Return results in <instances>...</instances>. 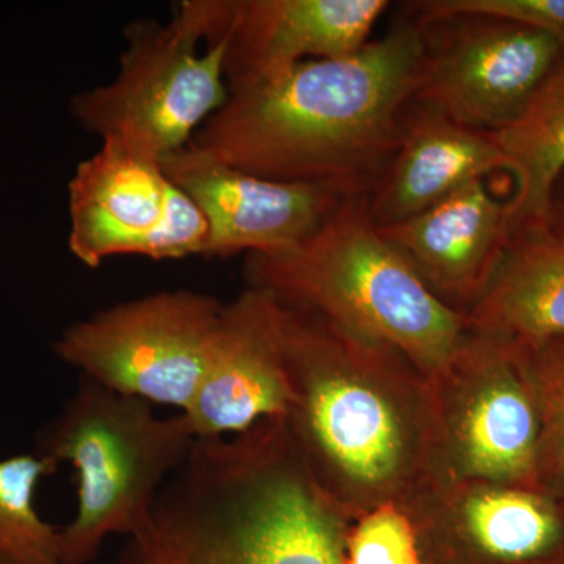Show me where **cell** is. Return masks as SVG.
Returning a JSON list of instances; mask_svg holds the SVG:
<instances>
[{"label":"cell","mask_w":564,"mask_h":564,"mask_svg":"<svg viewBox=\"0 0 564 564\" xmlns=\"http://www.w3.org/2000/svg\"><path fill=\"white\" fill-rule=\"evenodd\" d=\"M422 52L421 24L406 10L356 54L229 91L187 147L265 180L370 196L399 150Z\"/></svg>","instance_id":"6da1fadb"},{"label":"cell","mask_w":564,"mask_h":564,"mask_svg":"<svg viewBox=\"0 0 564 564\" xmlns=\"http://www.w3.org/2000/svg\"><path fill=\"white\" fill-rule=\"evenodd\" d=\"M345 532L281 419L196 440L120 564H345Z\"/></svg>","instance_id":"7a4b0ae2"},{"label":"cell","mask_w":564,"mask_h":564,"mask_svg":"<svg viewBox=\"0 0 564 564\" xmlns=\"http://www.w3.org/2000/svg\"><path fill=\"white\" fill-rule=\"evenodd\" d=\"M369 199L344 196L306 242L250 254V288L443 377L466 343V315L443 302L381 236Z\"/></svg>","instance_id":"3957f363"},{"label":"cell","mask_w":564,"mask_h":564,"mask_svg":"<svg viewBox=\"0 0 564 564\" xmlns=\"http://www.w3.org/2000/svg\"><path fill=\"white\" fill-rule=\"evenodd\" d=\"M195 441L184 413L161 417L147 400L82 377L36 444L40 458L76 470V518L61 530L66 562L91 563L111 534L139 533Z\"/></svg>","instance_id":"277c9868"},{"label":"cell","mask_w":564,"mask_h":564,"mask_svg":"<svg viewBox=\"0 0 564 564\" xmlns=\"http://www.w3.org/2000/svg\"><path fill=\"white\" fill-rule=\"evenodd\" d=\"M281 307L292 388L284 421L315 484L337 478L370 489L391 485L406 462V432L395 404L373 383L399 352L307 311Z\"/></svg>","instance_id":"5b68a950"},{"label":"cell","mask_w":564,"mask_h":564,"mask_svg":"<svg viewBox=\"0 0 564 564\" xmlns=\"http://www.w3.org/2000/svg\"><path fill=\"white\" fill-rule=\"evenodd\" d=\"M207 31L209 0H184L166 24L132 22L117 76L74 96V118L159 161L187 147L229 98L225 43Z\"/></svg>","instance_id":"8992f818"},{"label":"cell","mask_w":564,"mask_h":564,"mask_svg":"<svg viewBox=\"0 0 564 564\" xmlns=\"http://www.w3.org/2000/svg\"><path fill=\"white\" fill-rule=\"evenodd\" d=\"M223 307L204 293H154L74 323L55 351L95 383L184 413L206 373Z\"/></svg>","instance_id":"52a82bcc"},{"label":"cell","mask_w":564,"mask_h":564,"mask_svg":"<svg viewBox=\"0 0 564 564\" xmlns=\"http://www.w3.org/2000/svg\"><path fill=\"white\" fill-rule=\"evenodd\" d=\"M419 24L423 52L411 102L475 131L518 120L563 57L547 33L500 18L452 14Z\"/></svg>","instance_id":"ba28073f"},{"label":"cell","mask_w":564,"mask_h":564,"mask_svg":"<svg viewBox=\"0 0 564 564\" xmlns=\"http://www.w3.org/2000/svg\"><path fill=\"white\" fill-rule=\"evenodd\" d=\"M389 7L388 0H209L207 41L225 43L232 91L300 63L356 54Z\"/></svg>","instance_id":"9c48e42d"},{"label":"cell","mask_w":564,"mask_h":564,"mask_svg":"<svg viewBox=\"0 0 564 564\" xmlns=\"http://www.w3.org/2000/svg\"><path fill=\"white\" fill-rule=\"evenodd\" d=\"M162 169L206 215L207 256L292 250L313 237L344 198L321 185L265 180L229 169L188 147L163 158Z\"/></svg>","instance_id":"30bf717a"},{"label":"cell","mask_w":564,"mask_h":564,"mask_svg":"<svg viewBox=\"0 0 564 564\" xmlns=\"http://www.w3.org/2000/svg\"><path fill=\"white\" fill-rule=\"evenodd\" d=\"M281 303L248 289L223 307L206 373L187 411L198 440L247 432L259 422L285 419L292 388L282 352Z\"/></svg>","instance_id":"8fae6325"},{"label":"cell","mask_w":564,"mask_h":564,"mask_svg":"<svg viewBox=\"0 0 564 564\" xmlns=\"http://www.w3.org/2000/svg\"><path fill=\"white\" fill-rule=\"evenodd\" d=\"M510 203L491 180L475 181L421 214L378 229L443 302L473 310L513 243Z\"/></svg>","instance_id":"7c38bea8"},{"label":"cell","mask_w":564,"mask_h":564,"mask_svg":"<svg viewBox=\"0 0 564 564\" xmlns=\"http://www.w3.org/2000/svg\"><path fill=\"white\" fill-rule=\"evenodd\" d=\"M463 356L480 383L459 419L464 467L484 480H525L541 459V430L521 355L513 345L473 334Z\"/></svg>","instance_id":"4fadbf2b"},{"label":"cell","mask_w":564,"mask_h":564,"mask_svg":"<svg viewBox=\"0 0 564 564\" xmlns=\"http://www.w3.org/2000/svg\"><path fill=\"white\" fill-rule=\"evenodd\" d=\"M170 184L162 161L104 140L69 182L70 252L90 269L139 256L165 214Z\"/></svg>","instance_id":"5bb4252c"},{"label":"cell","mask_w":564,"mask_h":564,"mask_svg":"<svg viewBox=\"0 0 564 564\" xmlns=\"http://www.w3.org/2000/svg\"><path fill=\"white\" fill-rule=\"evenodd\" d=\"M494 174L513 181L511 163L491 133L411 102L399 150L370 195V215L378 228L395 225Z\"/></svg>","instance_id":"9a60e30c"},{"label":"cell","mask_w":564,"mask_h":564,"mask_svg":"<svg viewBox=\"0 0 564 564\" xmlns=\"http://www.w3.org/2000/svg\"><path fill=\"white\" fill-rule=\"evenodd\" d=\"M467 332L516 347L564 336V239L516 237L481 299L466 314Z\"/></svg>","instance_id":"2e32d148"},{"label":"cell","mask_w":564,"mask_h":564,"mask_svg":"<svg viewBox=\"0 0 564 564\" xmlns=\"http://www.w3.org/2000/svg\"><path fill=\"white\" fill-rule=\"evenodd\" d=\"M489 133L513 169V239L549 234L552 192L564 173V52L529 109Z\"/></svg>","instance_id":"e0dca14e"},{"label":"cell","mask_w":564,"mask_h":564,"mask_svg":"<svg viewBox=\"0 0 564 564\" xmlns=\"http://www.w3.org/2000/svg\"><path fill=\"white\" fill-rule=\"evenodd\" d=\"M54 464L39 455L0 462V564H68L61 530L40 518L35 492Z\"/></svg>","instance_id":"ac0fdd59"},{"label":"cell","mask_w":564,"mask_h":564,"mask_svg":"<svg viewBox=\"0 0 564 564\" xmlns=\"http://www.w3.org/2000/svg\"><path fill=\"white\" fill-rule=\"evenodd\" d=\"M516 350L524 362L536 400L541 459H549L564 478V336Z\"/></svg>","instance_id":"d6986e66"},{"label":"cell","mask_w":564,"mask_h":564,"mask_svg":"<svg viewBox=\"0 0 564 564\" xmlns=\"http://www.w3.org/2000/svg\"><path fill=\"white\" fill-rule=\"evenodd\" d=\"M345 564H425L417 529L395 505H380L347 533Z\"/></svg>","instance_id":"ffe728a7"},{"label":"cell","mask_w":564,"mask_h":564,"mask_svg":"<svg viewBox=\"0 0 564 564\" xmlns=\"http://www.w3.org/2000/svg\"><path fill=\"white\" fill-rule=\"evenodd\" d=\"M404 7L419 21L452 14H481L519 22L562 44L564 52V0H423Z\"/></svg>","instance_id":"44dd1931"},{"label":"cell","mask_w":564,"mask_h":564,"mask_svg":"<svg viewBox=\"0 0 564 564\" xmlns=\"http://www.w3.org/2000/svg\"><path fill=\"white\" fill-rule=\"evenodd\" d=\"M209 240L210 226L206 215L187 193L172 182L165 214L158 228L141 245L139 256L155 261L207 256Z\"/></svg>","instance_id":"7402d4cb"},{"label":"cell","mask_w":564,"mask_h":564,"mask_svg":"<svg viewBox=\"0 0 564 564\" xmlns=\"http://www.w3.org/2000/svg\"><path fill=\"white\" fill-rule=\"evenodd\" d=\"M549 234L564 239V173L556 181L549 210Z\"/></svg>","instance_id":"603a6c76"}]
</instances>
